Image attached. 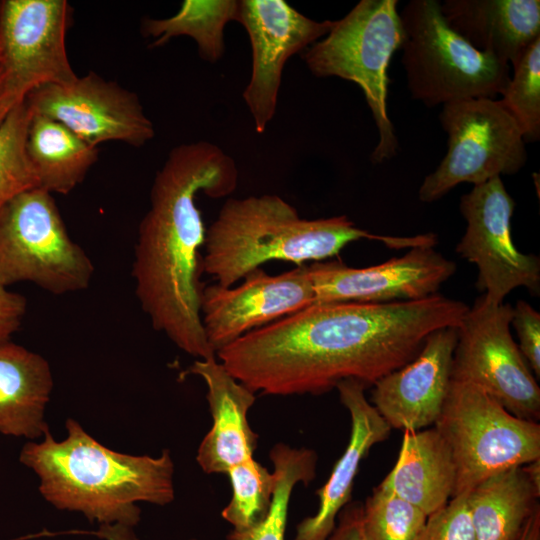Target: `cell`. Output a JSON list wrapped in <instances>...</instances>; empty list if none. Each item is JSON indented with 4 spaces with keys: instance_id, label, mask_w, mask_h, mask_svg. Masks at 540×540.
Instances as JSON below:
<instances>
[{
    "instance_id": "1",
    "label": "cell",
    "mask_w": 540,
    "mask_h": 540,
    "mask_svg": "<svg viewBox=\"0 0 540 540\" xmlns=\"http://www.w3.org/2000/svg\"><path fill=\"white\" fill-rule=\"evenodd\" d=\"M468 309L439 294L389 303H314L216 355L254 393L320 395L347 379L369 387L411 361L430 333L457 327Z\"/></svg>"
},
{
    "instance_id": "2",
    "label": "cell",
    "mask_w": 540,
    "mask_h": 540,
    "mask_svg": "<svg viewBox=\"0 0 540 540\" xmlns=\"http://www.w3.org/2000/svg\"><path fill=\"white\" fill-rule=\"evenodd\" d=\"M237 184L235 161L217 145H178L155 175L150 208L138 228L132 275L142 310L155 330L200 359L216 354L201 321L206 228L196 197L229 196Z\"/></svg>"
},
{
    "instance_id": "3",
    "label": "cell",
    "mask_w": 540,
    "mask_h": 540,
    "mask_svg": "<svg viewBox=\"0 0 540 540\" xmlns=\"http://www.w3.org/2000/svg\"><path fill=\"white\" fill-rule=\"evenodd\" d=\"M67 437L28 442L20 461L40 479L42 496L60 510L81 512L91 522L134 527L138 502L166 505L174 499V464L168 450L159 457L135 456L107 448L68 419Z\"/></svg>"
},
{
    "instance_id": "4",
    "label": "cell",
    "mask_w": 540,
    "mask_h": 540,
    "mask_svg": "<svg viewBox=\"0 0 540 540\" xmlns=\"http://www.w3.org/2000/svg\"><path fill=\"white\" fill-rule=\"evenodd\" d=\"M377 240L393 249L432 246L433 233L396 237L358 228L345 215L321 219L300 218L297 210L278 195L228 198L206 229L203 272L217 284L232 287L238 280L270 261H324L347 244Z\"/></svg>"
},
{
    "instance_id": "5",
    "label": "cell",
    "mask_w": 540,
    "mask_h": 540,
    "mask_svg": "<svg viewBox=\"0 0 540 540\" xmlns=\"http://www.w3.org/2000/svg\"><path fill=\"white\" fill-rule=\"evenodd\" d=\"M402 65L414 100L428 107L495 99L510 80V66L478 51L453 31L436 0H411L399 13Z\"/></svg>"
},
{
    "instance_id": "6",
    "label": "cell",
    "mask_w": 540,
    "mask_h": 540,
    "mask_svg": "<svg viewBox=\"0 0 540 540\" xmlns=\"http://www.w3.org/2000/svg\"><path fill=\"white\" fill-rule=\"evenodd\" d=\"M397 6V0H361L302 56L314 76L339 77L361 88L379 133L371 154L376 164L398 149L387 112L388 66L403 40Z\"/></svg>"
},
{
    "instance_id": "7",
    "label": "cell",
    "mask_w": 540,
    "mask_h": 540,
    "mask_svg": "<svg viewBox=\"0 0 540 540\" xmlns=\"http://www.w3.org/2000/svg\"><path fill=\"white\" fill-rule=\"evenodd\" d=\"M434 428L455 466L453 496L540 458V424L514 416L480 387L451 380Z\"/></svg>"
},
{
    "instance_id": "8",
    "label": "cell",
    "mask_w": 540,
    "mask_h": 540,
    "mask_svg": "<svg viewBox=\"0 0 540 540\" xmlns=\"http://www.w3.org/2000/svg\"><path fill=\"white\" fill-rule=\"evenodd\" d=\"M94 265L72 240L52 193L25 190L0 210V283L31 282L55 295L86 289Z\"/></svg>"
},
{
    "instance_id": "9",
    "label": "cell",
    "mask_w": 540,
    "mask_h": 540,
    "mask_svg": "<svg viewBox=\"0 0 540 540\" xmlns=\"http://www.w3.org/2000/svg\"><path fill=\"white\" fill-rule=\"evenodd\" d=\"M447 153L418 191L422 202L439 200L460 183L473 186L517 173L527 161L522 132L499 100L466 99L442 105Z\"/></svg>"
},
{
    "instance_id": "10",
    "label": "cell",
    "mask_w": 540,
    "mask_h": 540,
    "mask_svg": "<svg viewBox=\"0 0 540 540\" xmlns=\"http://www.w3.org/2000/svg\"><path fill=\"white\" fill-rule=\"evenodd\" d=\"M512 307L483 295L456 327L451 380L469 382L519 418L538 422L540 387L510 333Z\"/></svg>"
},
{
    "instance_id": "11",
    "label": "cell",
    "mask_w": 540,
    "mask_h": 540,
    "mask_svg": "<svg viewBox=\"0 0 540 540\" xmlns=\"http://www.w3.org/2000/svg\"><path fill=\"white\" fill-rule=\"evenodd\" d=\"M65 0H5L0 10V124L37 88L77 78L66 50Z\"/></svg>"
},
{
    "instance_id": "12",
    "label": "cell",
    "mask_w": 540,
    "mask_h": 540,
    "mask_svg": "<svg viewBox=\"0 0 540 540\" xmlns=\"http://www.w3.org/2000/svg\"><path fill=\"white\" fill-rule=\"evenodd\" d=\"M514 208L501 177L473 186L460 200L467 228L455 250L477 266L476 288L496 305L517 287L540 293L539 257L522 253L512 240Z\"/></svg>"
},
{
    "instance_id": "13",
    "label": "cell",
    "mask_w": 540,
    "mask_h": 540,
    "mask_svg": "<svg viewBox=\"0 0 540 540\" xmlns=\"http://www.w3.org/2000/svg\"><path fill=\"white\" fill-rule=\"evenodd\" d=\"M25 102L31 113L62 123L94 147L110 141L141 147L155 135L138 96L92 71L68 84L37 88Z\"/></svg>"
},
{
    "instance_id": "14",
    "label": "cell",
    "mask_w": 540,
    "mask_h": 540,
    "mask_svg": "<svg viewBox=\"0 0 540 540\" xmlns=\"http://www.w3.org/2000/svg\"><path fill=\"white\" fill-rule=\"evenodd\" d=\"M237 22L248 33L252 71L243 99L261 134L275 115L286 62L331 30L334 21H315L283 0H239Z\"/></svg>"
},
{
    "instance_id": "15",
    "label": "cell",
    "mask_w": 540,
    "mask_h": 540,
    "mask_svg": "<svg viewBox=\"0 0 540 540\" xmlns=\"http://www.w3.org/2000/svg\"><path fill=\"white\" fill-rule=\"evenodd\" d=\"M315 303L308 265L279 275L258 268L237 287L205 286L201 321L216 354L245 334L296 313Z\"/></svg>"
},
{
    "instance_id": "16",
    "label": "cell",
    "mask_w": 540,
    "mask_h": 540,
    "mask_svg": "<svg viewBox=\"0 0 540 540\" xmlns=\"http://www.w3.org/2000/svg\"><path fill=\"white\" fill-rule=\"evenodd\" d=\"M308 270L315 303H389L437 294L456 272V264L434 246H418L401 257L370 267H348L334 260L313 262Z\"/></svg>"
},
{
    "instance_id": "17",
    "label": "cell",
    "mask_w": 540,
    "mask_h": 540,
    "mask_svg": "<svg viewBox=\"0 0 540 540\" xmlns=\"http://www.w3.org/2000/svg\"><path fill=\"white\" fill-rule=\"evenodd\" d=\"M456 342V327L437 329L411 361L374 383L370 403L391 429L435 424L449 391Z\"/></svg>"
},
{
    "instance_id": "18",
    "label": "cell",
    "mask_w": 540,
    "mask_h": 540,
    "mask_svg": "<svg viewBox=\"0 0 540 540\" xmlns=\"http://www.w3.org/2000/svg\"><path fill=\"white\" fill-rule=\"evenodd\" d=\"M367 387L359 381H341L336 389L351 419L348 444L335 463L326 483L316 491L319 498L314 515L297 525L293 540H327L336 527V519L351 499L361 461L370 449L385 441L391 428L367 400Z\"/></svg>"
},
{
    "instance_id": "19",
    "label": "cell",
    "mask_w": 540,
    "mask_h": 540,
    "mask_svg": "<svg viewBox=\"0 0 540 540\" xmlns=\"http://www.w3.org/2000/svg\"><path fill=\"white\" fill-rule=\"evenodd\" d=\"M199 376L207 386L212 427L199 445L196 460L208 474L223 473L253 458L257 435L248 412L255 403L253 391L235 379L216 357L196 360L184 373Z\"/></svg>"
},
{
    "instance_id": "20",
    "label": "cell",
    "mask_w": 540,
    "mask_h": 540,
    "mask_svg": "<svg viewBox=\"0 0 540 540\" xmlns=\"http://www.w3.org/2000/svg\"><path fill=\"white\" fill-rule=\"evenodd\" d=\"M448 26L472 47L512 65L540 38L539 0H445Z\"/></svg>"
},
{
    "instance_id": "21",
    "label": "cell",
    "mask_w": 540,
    "mask_h": 540,
    "mask_svg": "<svg viewBox=\"0 0 540 540\" xmlns=\"http://www.w3.org/2000/svg\"><path fill=\"white\" fill-rule=\"evenodd\" d=\"M455 480L451 451L433 427L403 431L397 461L378 486L429 516L452 498Z\"/></svg>"
},
{
    "instance_id": "22",
    "label": "cell",
    "mask_w": 540,
    "mask_h": 540,
    "mask_svg": "<svg viewBox=\"0 0 540 540\" xmlns=\"http://www.w3.org/2000/svg\"><path fill=\"white\" fill-rule=\"evenodd\" d=\"M52 388V372L44 357L11 340L0 341V433L28 439L43 436Z\"/></svg>"
},
{
    "instance_id": "23",
    "label": "cell",
    "mask_w": 540,
    "mask_h": 540,
    "mask_svg": "<svg viewBox=\"0 0 540 540\" xmlns=\"http://www.w3.org/2000/svg\"><path fill=\"white\" fill-rule=\"evenodd\" d=\"M26 153L39 186L52 194L63 195L83 182L98 159L97 147L62 123L33 113L27 131Z\"/></svg>"
},
{
    "instance_id": "24",
    "label": "cell",
    "mask_w": 540,
    "mask_h": 540,
    "mask_svg": "<svg viewBox=\"0 0 540 540\" xmlns=\"http://www.w3.org/2000/svg\"><path fill=\"white\" fill-rule=\"evenodd\" d=\"M539 496L522 466L478 484L467 493L475 540H518Z\"/></svg>"
},
{
    "instance_id": "25",
    "label": "cell",
    "mask_w": 540,
    "mask_h": 540,
    "mask_svg": "<svg viewBox=\"0 0 540 540\" xmlns=\"http://www.w3.org/2000/svg\"><path fill=\"white\" fill-rule=\"evenodd\" d=\"M238 9L237 0H185L169 18L144 19L141 32L153 39L151 47L163 46L175 37H191L200 57L215 63L225 52V26L237 21Z\"/></svg>"
},
{
    "instance_id": "26",
    "label": "cell",
    "mask_w": 540,
    "mask_h": 540,
    "mask_svg": "<svg viewBox=\"0 0 540 540\" xmlns=\"http://www.w3.org/2000/svg\"><path fill=\"white\" fill-rule=\"evenodd\" d=\"M317 454L308 448H292L278 443L270 451L274 465L275 488L269 512L258 525L232 530L228 540H285L288 508L296 484L310 483L316 473Z\"/></svg>"
},
{
    "instance_id": "27",
    "label": "cell",
    "mask_w": 540,
    "mask_h": 540,
    "mask_svg": "<svg viewBox=\"0 0 540 540\" xmlns=\"http://www.w3.org/2000/svg\"><path fill=\"white\" fill-rule=\"evenodd\" d=\"M232 497L222 510V518L233 530H247L267 516L275 488V475L254 458L232 466L226 473Z\"/></svg>"
},
{
    "instance_id": "28",
    "label": "cell",
    "mask_w": 540,
    "mask_h": 540,
    "mask_svg": "<svg viewBox=\"0 0 540 540\" xmlns=\"http://www.w3.org/2000/svg\"><path fill=\"white\" fill-rule=\"evenodd\" d=\"M30 117L24 101L0 124V210L19 193L40 187L26 153Z\"/></svg>"
},
{
    "instance_id": "29",
    "label": "cell",
    "mask_w": 540,
    "mask_h": 540,
    "mask_svg": "<svg viewBox=\"0 0 540 540\" xmlns=\"http://www.w3.org/2000/svg\"><path fill=\"white\" fill-rule=\"evenodd\" d=\"M513 76L499 100L519 126L525 142L540 138V38L512 65Z\"/></svg>"
},
{
    "instance_id": "30",
    "label": "cell",
    "mask_w": 540,
    "mask_h": 540,
    "mask_svg": "<svg viewBox=\"0 0 540 540\" xmlns=\"http://www.w3.org/2000/svg\"><path fill=\"white\" fill-rule=\"evenodd\" d=\"M427 518L418 507L379 486L362 505L365 540H418Z\"/></svg>"
},
{
    "instance_id": "31",
    "label": "cell",
    "mask_w": 540,
    "mask_h": 540,
    "mask_svg": "<svg viewBox=\"0 0 540 540\" xmlns=\"http://www.w3.org/2000/svg\"><path fill=\"white\" fill-rule=\"evenodd\" d=\"M418 540H475L467 493L429 515Z\"/></svg>"
},
{
    "instance_id": "32",
    "label": "cell",
    "mask_w": 540,
    "mask_h": 540,
    "mask_svg": "<svg viewBox=\"0 0 540 540\" xmlns=\"http://www.w3.org/2000/svg\"><path fill=\"white\" fill-rule=\"evenodd\" d=\"M511 324L518 336V348L537 379L540 376V313L524 300L512 307Z\"/></svg>"
},
{
    "instance_id": "33",
    "label": "cell",
    "mask_w": 540,
    "mask_h": 540,
    "mask_svg": "<svg viewBox=\"0 0 540 540\" xmlns=\"http://www.w3.org/2000/svg\"><path fill=\"white\" fill-rule=\"evenodd\" d=\"M26 311V298L0 283V341L10 340L20 328Z\"/></svg>"
},
{
    "instance_id": "34",
    "label": "cell",
    "mask_w": 540,
    "mask_h": 540,
    "mask_svg": "<svg viewBox=\"0 0 540 540\" xmlns=\"http://www.w3.org/2000/svg\"><path fill=\"white\" fill-rule=\"evenodd\" d=\"M362 504H347L338 515V523L327 540H365L362 531Z\"/></svg>"
},
{
    "instance_id": "35",
    "label": "cell",
    "mask_w": 540,
    "mask_h": 540,
    "mask_svg": "<svg viewBox=\"0 0 540 540\" xmlns=\"http://www.w3.org/2000/svg\"><path fill=\"white\" fill-rule=\"evenodd\" d=\"M98 535L105 540H140L132 527L120 524L101 525Z\"/></svg>"
},
{
    "instance_id": "36",
    "label": "cell",
    "mask_w": 540,
    "mask_h": 540,
    "mask_svg": "<svg viewBox=\"0 0 540 540\" xmlns=\"http://www.w3.org/2000/svg\"><path fill=\"white\" fill-rule=\"evenodd\" d=\"M518 540H540V506L527 520Z\"/></svg>"
},
{
    "instance_id": "37",
    "label": "cell",
    "mask_w": 540,
    "mask_h": 540,
    "mask_svg": "<svg viewBox=\"0 0 540 540\" xmlns=\"http://www.w3.org/2000/svg\"><path fill=\"white\" fill-rule=\"evenodd\" d=\"M529 482L540 493V458L522 466Z\"/></svg>"
},
{
    "instance_id": "38",
    "label": "cell",
    "mask_w": 540,
    "mask_h": 540,
    "mask_svg": "<svg viewBox=\"0 0 540 540\" xmlns=\"http://www.w3.org/2000/svg\"><path fill=\"white\" fill-rule=\"evenodd\" d=\"M2 79H3V74H2L1 67H0V94H1V89H2Z\"/></svg>"
},
{
    "instance_id": "39",
    "label": "cell",
    "mask_w": 540,
    "mask_h": 540,
    "mask_svg": "<svg viewBox=\"0 0 540 540\" xmlns=\"http://www.w3.org/2000/svg\"><path fill=\"white\" fill-rule=\"evenodd\" d=\"M0 61H1V50H0Z\"/></svg>"
},
{
    "instance_id": "40",
    "label": "cell",
    "mask_w": 540,
    "mask_h": 540,
    "mask_svg": "<svg viewBox=\"0 0 540 540\" xmlns=\"http://www.w3.org/2000/svg\"><path fill=\"white\" fill-rule=\"evenodd\" d=\"M0 10H1V1H0Z\"/></svg>"
},
{
    "instance_id": "41",
    "label": "cell",
    "mask_w": 540,
    "mask_h": 540,
    "mask_svg": "<svg viewBox=\"0 0 540 540\" xmlns=\"http://www.w3.org/2000/svg\"><path fill=\"white\" fill-rule=\"evenodd\" d=\"M191 540H196V539H191Z\"/></svg>"
}]
</instances>
